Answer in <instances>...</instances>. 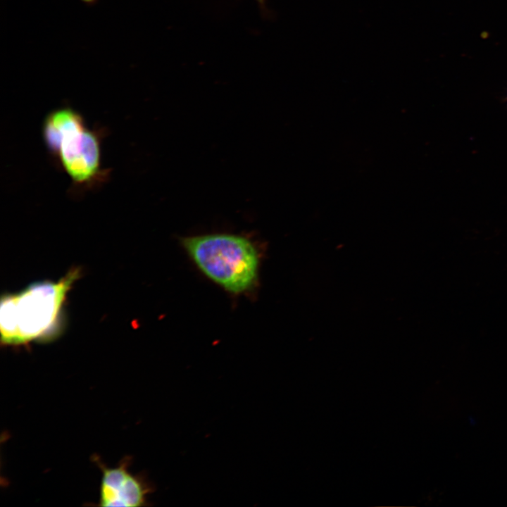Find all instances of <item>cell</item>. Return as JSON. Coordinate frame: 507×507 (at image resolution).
<instances>
[{
	"instance_id": "6da1fadb",
	"label": "cell",
	"mask_w": 507,
	"mask_h": 507,
	"mask_svg": "<svg viewBox=\"0 0 507 507\" xmlns=\"http://www.w3.org/2000/svg\"><path fill=\"white\" fill-rule=\"evenodd\" d=\"M78 276L79 270L73 269L57 282H35L19 293L2 296L1 343L17 346L45 337L55 327L66 295Z\"/></svg>"
},
{
	"instance_id": "7a4b0ae2",
	"label": "cell",
	"mask_w": 507,
	"mask_h": 507,
	"mask_svg": "<svg viewBox=\"0 0 507 507\" xmlns=\"http://www.w3.org/2000/svg\"><path fill=\"white\" fill-rule=\"evenodd\" d=\"M182 244L199 269L232 293H242L255 283L258 253L245 237L212 234L185 237Z\"/></svg>"
},
{
	"instance_id": "3957f363",
	"label": "cell",
	"mask_w": 507,
	"mask_h": 507,
	"mask_svg": "<svg viewBox=\"0 0 507 507\" xmlns=\"http://www.w3.org/2000/svg\"><path fill=\"white\" fill-rule=\"evenodd\" d=\"M42 136L75 184L84 186L102 177L99 137L79 113L69 107L51 111L44 119Z\"/></svg>"
},
{
	"instance_id": "277c9868",
	"label": "cell",
	"mask_w": 507,
	"mask_h": 507,
	"mask_svg": "<svg viewBox=\"0 0 507 507\" xmlns=\"http://www.w3.org/2000/svg\"><path fill=\"white\" fill-rule=\"evenodd\" d=\"M102 476L99 489V506L137 507L147 505V497L154 491L151 483L141 475L132 474L129 461L109 468L96 461Z\"/></svg>"
},
{
	"instance_id": "5b68a950",
	"label": "cell",
	"mask_w": 507,
	"mask_h": 507,
	"mask_svg": "<svg viewBox=\"0 0 507 507\" xmlns=\"http://www.w3.org/2000/svg\"><path fill=\"white\" fill-rule=\"evenodd\" d=\"M255 1H256L257 3L258 4L261 11L265 14L268 12L267 9H266V4H265L266 0H255Z\"/></svg>"
},
{
	"instance_id": "8992f818",
	"label": "cell",
	"mask_w": 507,
	"mask_h": 507,
	"mask_svg": "<svg viewBox=\"0 0 507 507\" xmlns=\"http://www.w3.org/2000/svg\"><path fill=\"white\" fill-rule=\"evenodd\" d=\"M81 1H82L83 2H84L85 4H89V5L94 4L97 1V0H81Z\"/></svg>"
}]
</instances>
